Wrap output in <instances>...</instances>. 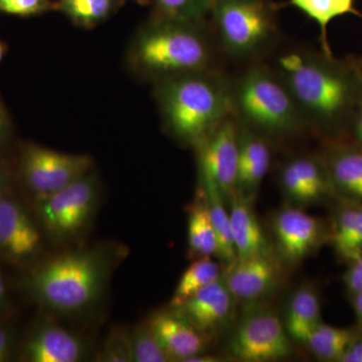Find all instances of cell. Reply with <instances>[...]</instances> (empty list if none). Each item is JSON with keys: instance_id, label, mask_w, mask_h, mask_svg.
Listing matches in <instances>:
<instances>
[{"instance_id": "1", "label": "cell", "mask_w": 362, "mask_h": 362, "mask_svg": "<svg viewBox=\"0 0 362 362\" xmlns=\"http://www.w3.org/2000/svg\"><path fill=\"white\" fill-rule=\"evenodd\" d=\"M272 68L291 93L308 129L326 140L349 136L350 125L362 106V74L356 59L304 47L278 52Z\"/></svg>"}, {"instance_id": "2", "label": "cell", "mask_w": 362, "mask_h": 362, "mask_svg": "<svg viewBox=\"0 0 362 362\" xmlns=\"http://www.w3.org/2000/svg\"><path fill=\"white\" fill-rule=\"evenodd\" d=\"M156 96L169 131L195 145L233 116L230 78L214 69L163 78Z\"/></svg>"}, {"instance_id": "3", "label": "cell", "mask_w": 362, "mask_h": 362, "mask_svg": "<svg viewBox=\"0 0 362 362\" xmlns=\"http://www.w3.org/2000/svg\"><path fill=\"white\" fill-rule=\"evenodd\" d=\"M233 116L243 127L267 139H286L306 130L307 125L291 93L271 66L252 62L230 78Z\"/></svg>"}, {"instance_id": "4", "label": "cell", "mask_w": 362, "mask_h": 362, "mask_svg": "<svg viewBox=\"0 0 362 362\" xmlns=\"http://www.w3.org/2000/svg\"><path fill=\"white\" fill-rule=\"evenodd\" d=\"M109 261L97 250H78L54 257L30 277L35 297L59 313H76L89 308L103 294L109 276Z\"/></svg>"}, {"instance_id": "5", "label": "cell", "mask_w": 362, "mask_h": 362, "mask_svg": "<svg viewBox=\"0 0 362 362\" xmlns=\"http://www.w3.org/2000/svg\"><path fill=\"white\" fill-rule=\"evenodd\" d=\"M199 26V21L163 16L138 35L136 65L159 80L213 69V47Z\"/></svg>"}, {"instance_id": "6", "label": "cell", "mask_w": 362, "mask_h": 362, "mask_svg": "<svg viewBox=\"0 0 362 362\" xmlns=\"http://www.w3.org/2000/svg\"><path fill=\"white\" fill-rule=\"evenodd\" d=\"M278 8L272 0H214V32L223 52L240 61H259L277 42Z\"/></svg>"}, {"instance_id": "7", "label": "cell", "mask_w": 362, "mask_h": 362, "mask_svg": "<svg viewBox=\"0 0 362 362\" xmlns=\"http://www.w3.org/2000/svg\"><path fill=\"white\" fill-rule=\"evenodd\" d=\"M98 197V180L90 173L56 194L37 199V216L42 228L54 239L76 237L92 220Z\"/></svg>"}, {"instance_id": "8", "label": "cell", "mask_w": 362, "mask_h": 362, "mask_svg": "<svg viewBox=\"0 0 362 362\" xmlns=\"http://www.w3.org/2000/svg\"><path fill=\"white\" fill-rule=\"evenodd\" d=\"M21 173L37 199L56 194L90 173L93 159L28 144L21 156Z\"/></svg>"}, {"instance_id": "9", "label": "cell", "mask_w": 362, "mask_h": 362, "mask_svg": "<svg viewBox=\"0 0 362 362\" xmlns=\"http://www.w3.org/2000/svg\"><path fill=\"white\" fill-rule=\"evenodd\" d=\"M228 349L235 358L246 362L281 361L292 354L291 338L284 323L269 310H255L243 317Z\"/></svg>"}, {"instance_id": "10", "label": "cell", "mask_w": 362, "mask_h": 362, "mask_svg": "<svg viewBox=\"0 0 362 362\" xmlns=\"http://www.w3.org/2000/svg\"><path fill=\"white\" fill-rule=\"evenodd\" d=\"M199 181L209 182L230 199L235 192L239 162V123L230 116L197 144Z\"/></svg>"}, {"instance_id": "11", "label": "cell", "mask_w": 362, "mask_h": 362, "mask_svg": "<svg viewBox=\"0 0 362 362\" xmlns=\"http://www.w3.org/2000/svg\"><path fill=\"white\" fill-rule=\"evenodd\" d=\"M272 232L279 256L289 265L308 258L326 238L321 221L297 207L280 209L272 221Z\"/></svg>"}, {"instance_id": "12", "label": "cell", "mask_w": 362, "mask_h": 362, "mask_svg": "<svg viewBox=\"0 0 362 362\" xmlns=\"http://www.w3.org/2000/svg\"><path fill=\"white\" fill-rule=\"evenodd\" d=\"M279 181L285 197L293 204H317L337 195L320 156L289 159L281 168Z\"/></svg>"}, {"instance_id": "13", "label": "cell", "mask_w": 362, "mask_h": 362, "mask_svg": "<svg viewBox=\"0 0 362 362\" xmlns=\"http://www.w3.org/2000/svg\"><path fill=\"white\" fill-rule=\"evenodd\" d=\"M42 247V233L20 202L4 195L0 202V255L13 263L32 259Z\"/></svg>"}, {"instance_id": "14", "label": "cell", "mask_w": 362, "mask_h": 362, "mask_svg": "<svg viewBox=\"0 0 362 362\" xmlns=\"http://www.w3.org/2000/svg\"><path fill=\"white\" fill-rule=\"evenodd\" d=\"M279 277L280 268L271 252L235 259L223 276L233 297L244 302L266 296L277 284Z\"/></svg>"}, {"instance_id": "15", "label": "cell", "mask_w": 362, "mask_h": 362, "mask_svg": "<svg viewBox=\"0 0 362 362\" xmlns=\"http://www.w3.org/2000/svg\"><path fill=\"white\" fill-rule=\"evenodd\" d=\"M333 189L345 201L362 204V147L347 138L328 140L322 154Z\"/></svg>"}, {"instance_id": "16", "label": "cell", "mask_w": 362, "mask_h": 362, "mask_svg": "<svg viewBox=\"0 0 362 362\" xmlns=\"http://www.w3.org/2000/svg\"><path fill=\"white\" fill-rule=\"evenodd\" d=\"M233 300L235 298L226 285L223 275L180 306L171 309L209 337L225 325L232 316Z\"/></svg>"}, {"instance_id": "17", "label": "cell", "mask_w": 362, "mask_h": 362, "mask_svg": "<svg viewBox=\"0 0 362 362\" xmlns=\"http://www.w3.org/2000/svg\"><path fill=\"white\" fill-rule=\"evenodd\" d=\"M148 323L171 361L185 362L206 352L209 337L173 309L159 312Z\"/></svg>"}, {"instance_id": "18", "label": "cell", "mask_w": 362, "mask_h": 362, "mask_svg": "<svg viewBox=\"0 0 362 362\" xmlns=\"http://www.w3.org/2000/svg\"><path fill=\"white\" fill-rule=\"evenodd\" d=\"M271 141L239 124V162L235 194L252 201L271 166Z\"/></svg>"}, {"instance_id": "19", "label": "cell", "mask_w": 362, "mask_h": 362, "mask_svg": "<svg viewBox=\"0 0 362 362\" xmlns=\"http://www.w3.org/2000/svg\"><path fill=\"white\" fill-rule=\"evenodd\" d=\"M85 354L83 340L57 324L35 329L23 349V358L30 362H78Z\"/></svg>"}, {"instance_id": "20", "label": "cell", "mask_w": 362, "mask_h": 362, "mask_svg": "<svg viewBox=\"0 0 362 362\" xmlns=\"http://www.w3.org/2000/svg\"><path fill=\"white\" fill-rule=\"evenodd\" d=\"M230 201V223L237 259L270 252L265 233L252 209V201L235 194Z\"/></svg>"}, {"instance_id": "21", "label": "cell", "mask_w": 362, "mask_h": 362, "mask_svg": "<svg viewBox=\"0 0 362 362\" xmlns=\"http://www.w3.org/2000/svg\"><path fill=\"white\" fill-rule=\"evenodd\" d=\"M321 320L320 299L315 290L303 286L293 293L288 302L284 326L288 335L295 341H307Z\"/></svg>"}, {"instance_id": "22", "label": "cell", "mask_w": 362, "mask_h": 362, "mask_svg": "<svg viewBox=\"0 0 362 362\" xmlns=\"http://www.w3.org/2000/svg\"><path fill=\"white\" fill-rule=\"evenodd\" d=\"M331 240L337 256L349 263L362 255V204L343 199Z\"/></svg>"}, {"instance_id": "23", "label": "cell", "mask_w": 362, "mask_h": 362, "mask_svg": "<svg viewBox=\"0 0 362 362\" xmlns=\"http://www.w3.org/2000/svg\"><path fill=\"white\" fill-rule=\"evenodd\" d=\"M188 249L192 258L218 256V240L209 214L206 194L199 185L197 199L188 211Z\"/></svg>"}, {"instance_id": "24", "label": "cell", "mask_w": 362, "mask_h": 362, "mask_svg": "<svg viewBox=\"0 0 362 362\" xmlns=\"http://www.w3.org/2000/svg\"><path fill=\"white\" fill-rule=\"evenodd\" d=\"M206 194L207 204H209V214L216 240H218V257L221 263L225 264L226 270L230 268L237 259L235 244L232 232V223H230V211L226 209V199L214 185L209 182H199Z\"/></svg>"}, {"instance_id": "25", "label": "cell", "mask_w": 362, "mask_h": 362, "mask_svg": "<svg viewBox=\"0 0 362 362\" xmlns=\"http://www.w3.org/2000/svg\"><path fill=\"white\" fill-rule=\"evenodd\" d=\"M354 1L356 0H289L287 6L296 7L315 21L320 28L322 51L332 54L327 40V26L331 21L345 14H356L362 18V13L354 7Z\"/></svg>"}, {"instance_id": "26", "label": "cell", "mask_w": 362, "mask_h": 362, "mask_svg": "<svg viewBox=\"0 0 362 362\" xmlns=\"http://www.w3.org/2000/svg\"><path fill=\"white\" fill-rule=\"evenodd\" d=\"M223 276L221 265L211 257L197 258L183 272L170 300V308H176L197 292Z\"/></svg>"}, {"instance_id": "27", "label": "cell", "mask_w": 362, "mask_h": 362, "mask_svg": "<svg viewBox=\"0 0 362 362\" xmlns=\"http://www.w3.org/2000/svg\"><path fill=\"white\" fill-rule=\"evenodd\" d=\"M357 333L352 329L334 327L322 322L313 330L305 345L321 361L340 362Z\"/></svg>"}, {"instance_id": "28", "label": "cell", "mask_w": 362, "mask_h": 362, "mask_svg": "<svg viewBox=\"0 0 362 362\" xmlns=\"http://www.w3.org/2000/svg\"><path fill=\"white\" fill-rule=\"evenodd\" d=\"M129 335L132 362L173 361L149 323L136 326Z\"/></svg>"}, {"instance_id": "29", "label": "cell", "mask_w": 362, "mask_h": 362, "mask_svg": "<svg viewBox=\"0 0 362 362\" xmlns=\"http://www.w3.org/2000/svg\"><path fill=\"white\" fill-rule=\"evenodd\" d=\"M59 4L69 18L86 28L101 23L111 11V0H61Z\"/></svg>"}, {"instance_id": "30", "label": "cell", "mask_w": 362, "mask_h": 362, "mask_svg": "<svg viewBox=\"0 0 362 362\" xmlns=\"http://www.w3.org/2000/svg\"><path fill=\"white\" fill-rule=\"evenodd\" d=\"M164 18L199 21L211 11L214 0H156Z\"/></svg>"}, {"instance_id": "31", "label": "cell", "mask_w": 362, "mask_h": 362, "mask_svg": "<svg viewBox=\"0 0 362 362\" xmlns=\"http://www.w3.org/2000/svg\"><path fill=\"white\" fill-rule=\"evenodd\" d=\"M104 362H132L130 335L122 330H114L107 340L99 357Z\"/></svg>"}, {"instance_id": "32", "label": "cell", "mask_w": 362, "mask_h": 362, "mask_svg": "<svg viewBox=\"0 0 362 362\" xmlns=\"http://www.w3.org/2000/svg\"><path fill=\"white\" fill-rule=\"evenodd\" d=\"M47 0H0V11L13 16L39 14L47 8Z\"/></svg>"}, {"instance_id": "33", "label": "cell", "mask_w": 362, "mask_h": 362, "mask_svg": "<svg viewBox=\"0 0 362 362\" xmlns=\"http://www.w3.org/2000/svg\"><path fill=\"white\" fill-rule=\"evenodd\" d=\"M343 282L350 294L362 292V255L349 262V268L343 275Z\"/></svg>"}, {"instance_id": "34", "label": "cell", "mask_w": 362, "mask_h": 362, "mask_svg": "<svg viewBox=\"0 0 362 362\" xmlns=\"http://www.w3.org/2000/svg\"><path fill=\"white\" fill-rule=\"evenodd\" d=\"M340 362H362V333H357Z\"/></svg>"}, {"instance_id": "35", "label": "cell", "mask_w": 362, "mask_h": 362, "mask_svg": "<svg viewBox=\"0 0 362 362\" xmlns=\"http://www.w3.org/2000/svg\"><path fill=\"white\" fill-rule=\"evenodd\" d=\"M13 354V338L6 328L0 325V362L11 359Z\"/></svg>"}, {"instance_id": "36", "label": "cell", "mask_w": 362, "mask_h": 362, "mask_svg": "<svg viewBox=\"0 0 362 362\" xmlns=\"http://www.w3.org/2000/svg\"><path fill=\"white\" fill-rule=\"evenodd\" d=\"M349 136H351L352 141L362 147V106L354 117L350 125Z\"/></svg>"}, {"instance_id": "37", "label": "cell", "mask_w": 362, "mask_h": 362, "mask_svg": "<svg viewBox=\"0 0 362 362\" xmlns=\"http://www.w3.org/2000/svg\"><path fill=\"white\" fill-rule=\"evenodd\" d=\"M351 303L362 333V292L351 294Z\"/></svg>"}, {"instance_id": "38", "label": "cell", "mask_w": 362, "mask_h": 362, "mask_svg": "<svg viewBox=\"0 0 362 362\" xmlns=\"http://www.w3.org/2000/svg\"><path fill=\"white\" fill-rule=\"evenodd\" d=\"M220 361L218 356H209L206 352L197 354V356L190 357L185 362H216Z\"/></svg>"}, {"instance_id": "39", "label": "cell", "mask_w": 362, "mask_h": 362, "mask_svg": "<svg viewBox=\"0 0 362 362\" xmlns=\"http://www.w3.org/2000/svg\"><path fill=\"white\" fill-rule=\"evenodd\" d=\"M6 112H4V107L0 103V144L4 141V137L6 134Z\"/></svg>"}, {"instance_id": "40", "label": "cell", "mask_w": 362, "mask_h": 362, "mask_svg": "<svg viewBox=\"0 0 362 362\" xmlns=\"http://www.w3.org/2000/svg\"><path fill=\"white\" fill-rule=\"evenodd\" d=\"M6 298V288L4 284V278H2L1 273H0V307L4 304Z\"/></svg>"}, {"instance_id": "41", "label": "cell", "mask_w": 362, "mask_h": 362, "mask_svg": "<svg viewBox=\"0 0 362 362\" xmlns=\"http://www.w3.org/2000/svg\"><path fill=\"white\" fill-rule=\"evenodd\" d=\"M4 195H6L4 194V178L0 171V202L4 199Z\"/></svg>"}, {"instance_id": "42", "label": "cell", "mask_w": 362, "mask_h": 362, "mask_svg": "<svg viewBox=\"0 0 362 362\" xmlns=\"http://www.w3.org/2000/svg\"><path fill=\"white\" fill-rule=\"evenodd\" d=\"M4 52H6V47H4V44L0 42V63H1L2 59H4Z\"/></svg>"}, {"instance_id": "43", "label": "cell", "mask_w": 362, "mask_h": 362, "mask_svg": "<svg viewBox=\"0 0 362 362\" xmlns=\"http://www.w3.org/2000/svg\"><path fill=\"white\" fill-rule=\"evenodd\" d=\"M357 64H358L359 70H361L362 74V58L361 59H356Z\"/></svg>"}]
</instances>
